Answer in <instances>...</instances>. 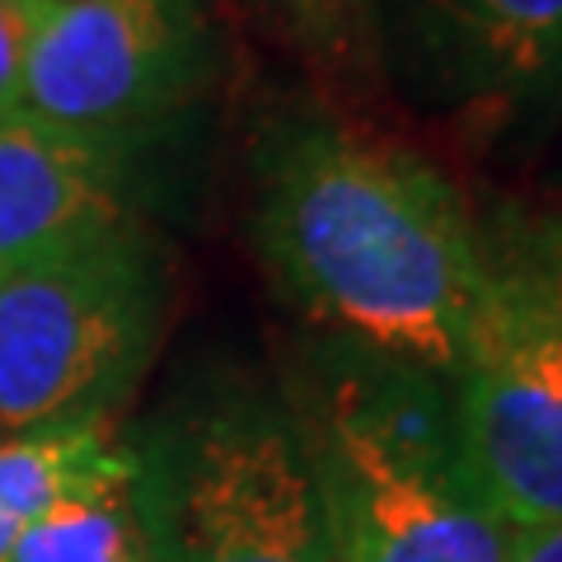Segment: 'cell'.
<instances>
[{
	"instance_id": "obj_2",
	"label": "cell",
	"mask_w": 562,
	"mask_h": 562,
	"mask_svg": "<svg viewBox=\"0 0 562 562\" xmlns=\"http://www.w3.org/2000/svg\"><path fill=\"white\" fill-rule=\"evenodd\" d=\"M357 351L286 403L333 562H506L512 530L469 483L441 375Z\"/></svg>"
},
{
	"instance_id": "obj_6",
	"label": "cell",
	"mask_w": 562,
	"mask_h": 562,
	"mask_svg": "<svg viewBox=\"0 0 562 562\" xmlns=\"http://www.w3.org/2000/svg\"><path fill=\"white\" fill-rule=\"evenodd\" d=\"M446 398L487 512L512 535L562 525V328L530 262H497V286L446 375Z\"/></svg>"
},
{
	"instance_id": "obj_14",
	"label": "cell",
	"mask_w": 562,
	"mask_h": 562,
	"mask_svg": "<svg viewBox=\"0 0 562 562\" xmlns=\"http://www.w3.org/2000/svg\"><path fill=\"white\" fill-rule=\"evenodd\" d=\"M530 272H535L543 301H549L553 319H558V328H562V254H553V258H530Z\"/></svg>"
},
{
	"instance_id": "obj_8",
	"label": "cell",
	"mask_w": 562,
	"mask_h": 562,
	"mask_svg": "<svg viewBox=\"0 0 562 562\" xmlns=\"http://www.w3.org/2000/svg\"><path fill=\"white\" fill-rule=\"evenodd\" d=\"M127 155L14 113L0 122V272L127 221Z\"/></svg>"
},
{
	"instance_id": "obj_7",
	"label": "cell",
	"mask_w": 562,
	"mask_h": 562,
	"mask_svg": "<svg viewBox=\"0 0 562 562\" xmlns=\"http://www.w3.org/2000/svg\"><path fill=\"white\" fill-rule=\"evenodd\" d=\"M394 52L460 113L562 117V0H384V61Z\"/></svg>"
},
{
	"instance_id": "obj_3",
	"label": "cell",
	"mask_w": 562,
	"mask_h": 562,
	"mask_svg": "<svg viewBox=\"0 0 562 562\" xmlns=\"http://www.w3.org/2000/svg\"><path fill=\"white\" fill-rule=\"evenodd\" d=\"M146 562H333L295 417L254 380L202 384L132 446Z\"/></svg>"
},
{
	"instance_id": "obj_12",
	"label": "cell",
	"mask_w": 562,
	"mask_h": 562,
	"mask_svg": "<svg viewBox=\"0 0 562 562\" xmlns=\"http://www.w3.org/2000/svg\"><path fill=\"white\" fill-rule=\"evenodd\" d=\"M57 0H0V122L24 113V76L38 29Z\"/></svg>"
},
{
	"instance_id": "obj_13",
	"label": "cell",
	"mask_w": 562,
	"mask_h": 562,
	"mask_svg": "<svg viewBox=\"0 0 562 562\" xmlns=\"http://www.w3.org/2000/svg\"><path fill=\"white\" fill-rule=\"evenodd\" d=\"M506 562H562V525L512 535V558Z\"/></svg>"
},
{
	"instance_id": "obj_11",
	"label": "cell",
	"mask_w": 562,
	"mask_h": 562,
	"mask_svg": "<svg viewBox=\"0 0 562 562\" xmlns=\"http://www.w3.org/2000/svg\"><path fill=\"white\" fill-rule=\"evenodd\" d=\"M5 562H146L132 473L57 502L20 535Z\"/></svg>"
},
{
	"instance_id": "obj_1",
	"label": "cell",
	"mask_w": 562,
	"mask_h": 562,
	"mask_svg": "<svg viewBox=\"0 0 562 562\" xmlns=\"http://www.w3.org/2000/svg\"><path fill=\"white\" fill-rule=\"evenodd\" d=\"M254 244L305 319L441 380L497 286V254L441 169L310 109L254 140Z\"/></svg>"
},
{
	"instance_id": "obj_9",
	"label": "cell",
	"mask_w": 562,
	"mask_h": 562,
	"mask_svg": "<svg viewBox=\"0 0 562 562\" xmlns=\"http://www.w3.org/2000/svg\"><path fill=\"white\" fill-rule=\"evenodd\" d=\"M127 473L132 446L113 441L109 417L0 441V562L10 558L29 525L43 520L57 502L127 479Z\"/></svg>"
},
{
	"instance_id": "obj_4",
	"label": "cell",
	"mask_w": 562,
	"mask_h": 562,
	"mask_svg": "<svg viewBox=\"0 0 562 562\" xmlns=\"http://www.w3.org/2000/svg\"><path fill=\"white\" fill-rule=\"evenodd\" d=\"M169 314V258L117 221L0 272V441L109 417L150 366Z\"/></svg>"
},
{
	"instance_id": "obj_5",
	"label": "cell",
	"mask_w": 562,
	"mask_h": 562,
	"mask_svg": "<svg viewBox=\"0 0 562 562\" xmlns=\"http://www.w3.org/2000/svg\"><path fill=\"white\" fill-rule=\"evenodd\" d=\"M211 0H57L24 76V113L132 155L206 94Z\"/></svg>"
},
{
	"instance_id": "obj_10",
	"label": "cell",
	"mask_w": 562,
	"mask_h": 562,
	"mask_svg": "<svg viewBox=\"0 0 562 562\" xmlns=\"http://www.w3.org/2000/svg\"><path fill=\"white\" fill-rule=\"evenodd\" d=\"M249 20L333 90L371 94L384 76V0H239Z\"/></svg>"
}]
</instances>
